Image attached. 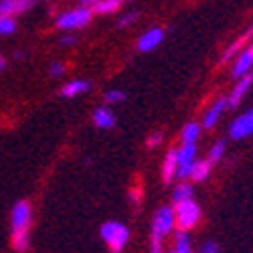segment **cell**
<instances>
[{"label": "cell", "instance_id": "603a6c76", "mask_svg": "<svg viewBox=\"0 0 253 253\" xmlns=\"http://www.w3.org/2000/svg\"><path fill=\"white\" fill-rule=\"evenodd\" d=\"M18 31V23L14 16H0V35L2 37H10Z\"/></svg>", "mask_w": 253, "mask_h": 253}, {"label": "cell", "instance_id": "83f0119b", "mask_svg": "<svg viewBox=\"0 0 253 253\" xmlns=\"http://www.w3.org/2000/svg\"><path fill=\"white\" fill-rule=\"evenodd\" d=\"M77 43H79V37H77L75 33H65V35L59 39V45L65 47V49H67V47H75Z\"/></svg>", "mask_w": 253, "mask_h": 253}, {"label": "cell", "instance_id": "d6986e66", "mask_svg": "<svg viewBox=\"0 0 253 253\" xmlns=\"http://www.w3.org/2000/svg\"><path fill=\"white\" fill-rule=\"evenodd\" d=\"M122 4H124V0H99V2L93 6V12L99 16L116 14V12H120Z\"/></svg>", "mask_w": 253, "mask_h": 253}, {"label": "cell", "instance_id": "52a82bcc", "mask_svg": "<svg viewBox=\"0 0 253 253\" xmlns=\"http://www.w3.org/2000/svg\"><path fill=\"white\" fill-rule=\"evenodd\" d=\"M166 39V31L162 27H152L138 39V51L140 53H152L156 51Z\"/></svg>", "mask_w": 253, "mask_h": 253}, {"label": "cell", "instance_id": "30bf717a", "mask_svg": "<svg viewBox=\"0 0 253 253\" xmlns=\"http://www.w3.org/2000/svg\"><path fill=\"white\" fill-rule=\"evenodd\" d=\"M93 124L99 130H112L118 124V116L114 112L112 105H99L93 110Z\"/></svg>", "mask_w": 253, "mask_h": 253}, {"label": "cell", "instance_id": "e0dca14e", "mask_svg": "<svg viewBox=\"0 0 253 253\" xmlns=\"http://www.w3.org/2000/svg\"><path fill=\"white\" fill-rule=\"evenodd\" d=\"M178 154V166H191L197 160V144H182L176 150Z\"/></svg>", "mask_w": 253, "mask_h": 253}, {"label": "cell", "instance_id": "ac0fdd59", "mask_svg": "<svg viewBox=\"0 0 253 253\" xmlns=\"http://www.w3.org/2000/svg\"><path fill=\"white\" fill-rule=\"evenodd\" d=\"M201 130L203 126L199 122H186L182 128V144H197V140L201 138Z\"/></svg>", "mask_w": 253, "mask_h": 253}, {"label": "cell", "instance_id": "4fadbf2b", "mask_svg": "<svg viewBox=\"0 0 253 253\" xmlns=\"http://www.w3.org/2000/svg\"><path fill=\"white\" fill-rule=\"evenodd\" d=\"M33 0H0V16H20L33 8Z\"/></svg>", "mask_w": 253, "mask_h": 253}, {"label": "cell", "instance_id": "3957f363", "mask_svg": "<svg viewBox=\"0 0 253 253\" xmlns=\"http://www.w3.org/2000/svg\"><path fill=\"white\" fill-rule=\"evenodd\" d=\"M99 235L112 253H122L124 247L130 241V229L120 221H108V223L101 225Z\"/></svg>", "mask_w": 253, "mask_h": 253}, {"label": "cell", "instance_id": "f1b7e54d", "mask_svg": "<svg viewBox=\"0 0 253 253\" xmlns=\"http://www.w3.org/2000/svg\"><path fill=\"white\" fill-rule=\"evenodd\" d=\"M199 253H221V249H219V245H217L215 241H205V243L201 245Z\"/></svg>", "mask_w": 253, "mask_h": 253}, {"label": "cell", "instance_id": "9a60e30c", "mask_svg": "<svg viewBox=\"0 0 253 253\" xmlns=\"http://www.w3.org/2000/svg\"><path fill=\"white\" fill-rule=\"evenodd\" d=\"M91 89V81L89 79H81V77H75L71 81H67L65 85L61 87V95L67 97V99H73V97H79L83 93H87Z\"/></svg>", "mask_w": 253, "mask_h": 253}, {"label": "cell", "instance_id": "6da1fadb", "mask_svg": "<svg viewBox=\"0 0 253 253\" xmlns=\"http://www.w3.org/2000/svg\"><path fill=\"white\" fill-rule=\"evenodd\" d=\"M33 223V207L27 199H20L12 207L10 227H12V247L18 253H25L29 249V227Z\"/></svg>", "mask_w": 253, "mask_h": 253}, {"label": "cell", "instance_id": "4316f807", "mask_svg": "<svg viewBox=\"0 0 253 253\" xmlns=\"http://www.w3.org/2000/svg\"><path fill=\"white\" fill-rule=\"evenodd\" d=\"M162 142H164V132H160V130L152 132L148 138H146V146H148V148H158Z\"/></svg>", "mask_w": 253, "mask_h": 253}, {"label": "cell", "instance_id": "ffe728a7", "mask_svg": "<svg viewBox=\"0 0 253 253\" xmlns=\"http://www.w3.org/2000/svg\"><path fill=\"white\" fill-rule=\"evenodd\" d=\"M195 195V188L191 182H186V180H180L174 188V193H172V199H174V205L176 203H182V201H188V199H193Z\"/></svg>", "mask_w": 253, "mask_h": 253}, {"label": "cell", "instance_id": "d590c367", "mask_svg": "<svg viewBox=\"0 0 253 253\" xmlns=\"http://www.w3.org/2000/svg\"><path fill=\"white\" fill-rule=\"evenodd\" d=\"M168 253H176V251H174V247H172V249H170V251H168Z\"/></svg>", "mask_w": 253, "mask_h": 253}, {"label": "cell", "instance_id": "cb8c5ba5", "mask_svg": "<svg viewBox=\"0 0 253 253\" xmlns=\"http://www.w3.org/2000/svg\"><path fill=\"white\" fill-rule=\"evenodd\" d=\"M126 101V93L122 89H110L103 93V103L105 105H116V103H122Z\"/></svg>", "mask_w": 253, "mask_h": 253}, {"label": "cell", "instance_id": "f546056e", "mask_svg": "<svg viewBox=\"0 0 253 253\" xmlns=\"http://www.w3.org/2000/svg\"><path fill=\"white\" fill-rule=\"evenodd\" d=\"M130 201L134 205H140V201H142V188H132V191H130Z\"/></svg>", "mask_w": 253, "mask_h": 253}, {"label": "cell", "instance_id": "5b68a950", "mask_svg": "<svg viewBox=\"0 0 253 253\" xmlns=\"http://www.w3.org/2000/svg\"><path fill=\"white\" fill-rule=\"evenodd\" d=\"M176 227V215L172 207H160L152 219V239L162 241L166 235H170Z\"/></svg>", "mask_w": 253, "mask_h": 253}, {"label": "cell", "instance_id": "1f68e13d", "mask_svg": "<svg viewBox=\"0 0 253 253\" xmlns=\"http://www.w3.org/2000/svg\"><path fill=\"white\" fill-rule=\"evenodd\" d=\"M97 2H99V0H79V4L81 6H87V8H93Z\"/></svg>", "mask_w": 253, "mask_h": 253}, {"label": "cell", "instance_id": "9c48e42d", "mask_svg": "<svg viewBox=\"0 0 253 253\" xmlns=\"http://www.w3.org/2000/svg\"><path fill=\"white\" fill-rule=\"evenodd\" d=\"M225 110H229V103H227V97H219L217 101L211 103V108L207 110L205 118H203V130H213L215 126L219 124L221 116L225 114Z\"/></svg>", "mask_w": 253, "mask_h": 253}, {"label": "cell", "instance_id": "8d00e7d4", "mask_svg": "<svg viewBox=\"0 0 253 253\" xmlns=\"http://www.w3.org/2000/svg\"><path fill=\"white\" fill-rule=\"evenodd\" d=\"M128 2H132V0H128Z\"/></svg>", "mask_w": 253, "mask_h": 253}, {"label": "cell", "instance_id": "7402d4cb", "mask_svg": "<svg viewBox=\"0 0 253 253\" xmlns=\"http://www.w3.org/2000/svg\"><path fill=\"white\" fill-rule=\"evenodd\" d=\"M225 150H227V142H225V140H219L215 146H211V150H209L207 160H209L211 164H217V162H221V160H223V156H225Z\"/></svg>", "mask_w": 253, "mask_h": 253}, {"label": "cell", "instance_id": "5bb4252c", "mask_svg": "<svg viewBox=\"0 0 253 253\" xmlns=\"http://www.w3.org/2000/svg\"><path fill=\"white\" fill-rule=\"evenodd\" d=\"M162 182L164 184H170L174 178H176V172H178V154H176V148H170L166 152L164 160H162Z\"/></svg>", "mask_w": 253, "mask_h": 253}, {"label": "cell", "instance_id": "4dcf8cb0", "mask_svg": "<svg viewBox=\"0 0 253 253\" xmlns=\"http://www.w3.org/2000/svg\"><path fill=\"white\" fill-rule=\"evenodd\" d=\"M150 253H162V241L152 239V243H150Z\"/></svg>", "mask_w": 253, "mask_h": 253}, {"label": "cell", "instance_id": "44dd1931", "mask_svg": "<svg viewBox=\"0 0 253 253\" xmlns=\"http://www.w3.org/2000/svg\"><path fill=\"white\" fill-rule=\"evenodd\" d=\"M174 251L176 253H195L193 245H191V237H188V231H176V235H174Z\"/></svg>", "mask_w": 253, "mask_h": 253}, {"label": "cell", "instance_id": "7c38bea8", "mask_svg": "<svg viewBox=\"0 0 253 253\" xmlns=\"http://www.w3.org/2000/svg\"><path fill=\"white\" fill-rule=\"evenodd\" d=\"M251 69H253V43L247 45V47L237 55L235 65H233V69H231V75H233L235 79H239V77H243L245 73H249Z\"/></svg>", "mask_w": 253, "mask_h": 253}, {"label": "cell", "instance_id": "d6a6232c", "mask_svg": "<svg viewBox=\"0 0 253 253\" xmlns=\"http://www.w3.org/2000/svg\"><path fill=\"white\" fill-rule=\"evenodd\" d=\"M4 69H6V57L0 53V71H4Z\"/></svg>", "mask_w": 253, "mask_h": 253}, {"label": "cell", "instance_id": "d4e9b609", "mask_svg": "<svg viewBox=\"0 0 253 253\" xmlns=\"http://www.w3.org/2000/svg\"><path fill=\"white\" fill-rule=\"evenodd\" d=\"M138 16H140V12H136V10H132V12H126V14H122L120 18H118V29H128V27H132L136 20H138Z\"/></svg>", "mask_w": 253, "mask_h": 253}, {"label": "cell", "instance_id": "ba28073f", "mask_svg": "<svg viewBox=\"0 0 253 253\" xmlns=\"http://www.w3.org/2000/svg\"><path fill=\"white\" fill-rule=\"evenodd\" d=\"M251 85H253V71H249V73H245L243 77H239V81L235 83L233 91H231V93L227 95L229 110H235V108H239V103H241V101H243V97L249 93Z\"/></svg>", "mask_w": 253, "mask_h": 253}, {"label": "cell", "instance_id": "8992f818", "mask_svg": "<svg viewBox=\"0 0 253 253\" xmlns=\"http://www.w3.org/2000/svg\"><path fill=\"white\" fill-rule=\"evenodd\" d=\"M253 136V108H249L245 114L237 116L229 124V138L231 140H245Z\"/></svg>", "mask_w": 253, "mask_h": 253}, {"label": "cell", "instance_id": "2e32d148", "mask_svg": "<svg viewBox=\"0 0 253 253\" xmlns=\"http://www.w3.org/2000/svg\"><path fill=\"white\" fill-rule=\"evenodd\" d=\"M211 164L209 160H195V164H193V168H191V180H195V182H203V180H207L209 176H211Z\"/></svg>", "mask_w": 253, "mask_h": 253}, {"label": "cell", "instance_id": "277c9868", "mask_svg": "<svg viewBox=\"0 0 253 253\" xmlns=\"http://www.w3.org/2000/svg\"><path fill=\"white\" fill-rule=\"evenodd\" d=\"M174 215H176V227H178V231H191L193 227L199 225V221L203 217L201 207H199V203L195 199L176 203Z\"/></svg>", "mask_w": 253, "mask_h": 253}, {"label": "cell", "instance_id": "836d02e7", "mask_svg": "<svg viewBox=\"0 0 253 253\" xmlns=\"http://www.w3.org/2000/svg\"><path fill=\"white\" fill-rule=\"evenodd\" d=\"M25 57V53L23 51H18V53H14V59H23Z\"/></svg>", "mask_w": 253, "mask_h": 253}, {"label": "cell", "instance_id": "e575fe53", "mask_svg": "<svg viewBox=\"0 0 253 253\" xmlns=\"http://www.w3.org/2000/svg\"><path fill=\"white\" fill-rule=\"evenodd\" d=\"M33 2H49V0H33Z\"/></svg>", "mask_w": 253, "mask_h": 253}, {"label": "cell", "instance_id": "484cf974", "mask_svg": "<svg viewBox=\"0 0 253 253\" xmlns=\"http://www.w3.org/2000/svg\"><path fill=\"white\" fill-rule=\"evenodd\" d=\"M65 71H67V67H65V63H61V61H55V63H51V65H49V75L53 79L63 77V75H65Z\"/></svg>", "mask_w": 253, "mask_h": 253}, {"label": "cell", "instance_id": "8fae6325", "mask_svg": "<svg viewBox=\"0 0 253 253\" xmlns=\"http://www.w3.org/2000/svg\"><path fill=\"white\" fill-rule=\"evenodd\" d=\"M251 39H253V25H251L241 37H237L233 43H231V45L225 49V53H223V57H221V65H225V63L231 61V59H235V57L249 45V41H251Z\"/></svg>", "mask_w": 253, "mask_h": 253}, {"label": "cell", "instance_id": "7a4b0ae2", "mask_svg": "<svg viewBox=\"0 0 253 253\" xmlns=\"http://www.w3.org/2000/svg\"><path fill=\"white\" fill-rule=\"evenodd\" d=\"M95 12L93 8H87V6H75V8H69V10H63L55 16V27L63 33H71V31H79V29H85L91 25Z\"/></svg>", "mask_w": 253, "mask_h": 253}]
</instances>
